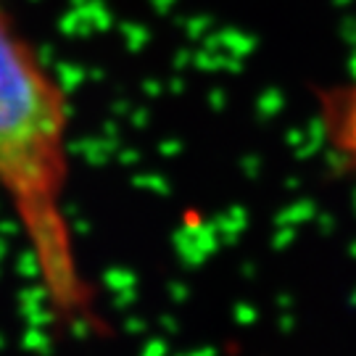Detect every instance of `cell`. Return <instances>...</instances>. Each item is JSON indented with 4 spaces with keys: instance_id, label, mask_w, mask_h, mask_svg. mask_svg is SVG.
I'll use <instances>...</instances> for the list:
<instances>
[{
    "instance_id": "1",
    "label": "cell",
    "mask_w": 356,
    "mask_h": 356,
    "mask_svg": "<svg viewBox=\"0 0 356 356\" xmlns=\"http://www.w3.org/2000/svg\"><path fill=\"white\" fill-rule=\"evenodd\" d=\"M69 103L38 51L0 3V191L32 243L35 269L56 317L101 327L82 277L64 209Z\"/></svg>"
},
{
    "instance_id": "2",
    "label": "cell",
    "mask_w": 356,
    "mask_h": 356,
    "mask_svg": "<svg viewBox=\"0 0 356 356\" xmlns=\"http://www.w3.org/2000/svg\"><path fill=\"white\" fill-rule=\"evenodd\" d=\"M325 129L330 132L338 159L351 172H356V88L330 101V111L325 116Z\"/></svg>"
}]
</instances>
